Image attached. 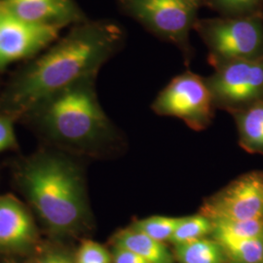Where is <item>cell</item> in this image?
I'll return each instance as SVG.
<instances>
[{"label": "cell", "instance_id": "cell-15", "mask_svg": "<svg viewBox=\"0 0 263 263\" xmlns=\"http://www.w3.org/2000/svg\"><path fill=\"white\" fill-rule=\"evenodd\" d=\"M214 239L221 246L227 263H263V237L254 239Z\"/></svg>", "mask_w": 263, "mask_h": 263}, {"label": "cell", "instance_id": "cell-23", "mask_svg": "<svg viewBox=\"0 0 263 263\" xmlns=\"http://www.w3.org/2000/svg\"><path fill=\"white\" fill-rule=\"evenodd\" d=\"M38 263H76L66 254L62 253H50L45 254Z\"/></svg>", "mask_w": 263, "mask_h": 263}, {"label": "cell", "instance_id": "cell-2", "mask_svg": "<svg viewBox=\"0 0 263 263\" xmlns=\"http://www.w3.org/2000/svg\"><path fill=\"white\" fill-rule=\"evenodd\" d=\"M22 183L32 207L57 234L76 232L87 219V201L81 176L68 161L51 155L30 161Z\"/></svg>", "mask_w": 263, "mask_h": 263}, {"label": "cell", "instance_id": "cell-4", "mask_svg": "<svg viewBox=\"0 0 263 263\" xmlns=\"http://www.w3.org/2000/svg\"><path fill=\"white\" fill-rule=\"evenodd\" d=\"M215 68L228 62L263 56L261 15L198 19L194 28Z\"/></svg>", "mask_w": 263, "mask_h": 263}, {"label": "cell", "instance_id": "cell-13", "mask_svg": "<svg viewBox=\"0 0 263 263\" xmlns=\"http://www.w3.org/2000/svg\"><path fill=\"white\" fill-rule=\"evenodd\" d=\"M245 151L263 154V99L232 112Z\"/></svg>", "mask_w": 263, "mask_h": 263}, {"label": "cell", "instance_id": "cell-18", "mask_svg": "<svg viewBox=\"0 0 263 263\" xmlns=\"http://www.w3.org/2000/svg\"><path fill=\"white\" fill-rule=\"evenodd\" d=\"M181 217L153 216L136 220L130 227L158 242H170Z\"/></svg>", "mask_w": 263, "mask_h": 263}, {"label": "cell", "instance_id": "cell-6", "mask_svg": "<svg viewBox=\"0 0 263 263\" xmlns=\"http://www.w3.org/2000/svg\"><path fill=\"white\" fill-rule=\"evenodd\" d=\"M151 107L161 116L181 119L195 131H202L212 124L216 109L206 79L189 70L173 78Z\"/></svg>", "mask_w": 263, "mask_h": 263}, {"label": "cell", "instance_id": "cell-1", "mask_svg": "<svg viewBox=\"0 0 263 263\" xmlns=\"http://www.w3.org/2000/svg\"><path fill=\"white\" fill-rule=\"evenodd\" d=\"M121 28L88 23L76 28L41 57L19 80L13 102L28 107L93 76L122 42Z\"/></svg>", "mask_w": 263, "mask_h": 263}, {"label": "cell", "instance_id": "cell-14", "mask_svg": "<svg viewBox=\"0 0 263 263\" xmlns=\"http://www.w3.org/2000/svg\"><path fill=\"white\" fill-rule=\"evenodd\" d=\"M174 247L177 263H227L221 246L213 237Z\"/></svg>", "mask_w": 263, "mask_h": 263}, {"label": "cell", "instance_id": "cell-9", "mask_svg": "<svg viewBox=\"0 0 263 263\" xmlns=\"http://www.w3.org/2000/svg\"><path fill=\"white\" fill-rule=\"evenodd\" d=\"M65 26L22 19L4 7L0 15V68L42 50Z\"/></svg>", "mask_w": 263, "mask_h": 263}, {"label": "cell", "instance_id": "cell-5", "mask_svg": "<svg viewBox=\"0 0 263 263\" xmlns=\"http://www.w3.org/2000/svg\"><path fill=\"white\" fill-rule=\"evenodd\" d=\"M125 11L156 36L189 55V33L197 21L196 0H119Z\"/></svg>", "mask_w": 263, "mask_h": 263}, {"label": "cell", "instance_id": "cell-3", "mask_svg": "<svg viewBox=\"0 0 263 263\" xmlns=\"http://www.w3.org/2000/svg\"><path fill=\"white\" fill-rule=\"evenodd\" d=\"M45 119L60 139L78 144L95 141L108 128L107 118L87 79L56 95Z\"/></svg>", "mask_w": 263, "mask_h": 263}, {"label": "cell", "instance_id": "cell-21", "mask_svg": "<svg viewBox=\"0 0 263 263\" xmlns=\"http://www.w3.org/2000/svg\"><path fill=\"white\" fill-rule=\"evenodd\" d=\"M16 143L13 124L8 118L0 117V152L11 148Z\"/></svg>", "mask_w": 263, "mask_h": 263}, {"label": "cell", "instance_id": "cell-19", "mask_svg": "<svg viewBox=\"0 0 263 263\" xmlns=\"http://www.w3.org/2000/svg\"><path fill=\"white\" fill-rule=\"evenodd\" d=\"M212 8L223 14V17H243L261 15L263 0H208Z\"/></svg>", "mask_w": 263, "mask_h": 263}, {"label": "cell", "instance_id": "cell-24", "mask_svg": "<svg viewBox=\"0 0 263 263\" xmlns=\"http://www.w3.org/2000/svg\"><path fill=\"white\" fill-rule=\"evenodd\" d=\"M4 2H3V0L2 1H0V15H1V13L3 12V10H4Z\"/></svg>", "mask_w": 263, "mask_h": 263}, {"label": "cell", "instance_id": "cell-16", "mask_svg": "<svg viewBox=\"0 0 263 263\" xmlns=\"http://www.w3.org/2000/svg\"><path fill=\"white\" fill-rule=\"evenodd\" d=\"M213 221L207 216L197 214L194 216L181 217L176 231L172 236L170 243L177 245L186 244L212 235Z\"/></svg>", "mask_w": 263, "mask_h": 263}, {"label": "cell", "instance_id": "cell-25", "mask_svg": "<svg viewBox=\"0 0 263 263\" xmlns=\"http://www.w3.org/2000/svg\"><path fill=\"white\" fill-rule=\"evenodd\" d=\"M196 1H198V0H196Z\"/></svg>", "mask_w": 263, "mask_h": 263}, {"label": "cell", "instance_id": "cell-20", "mask_svg": "<svg viewBox=\"0 0 263 263\" xmlns=\"http://www.w3.org/2000/svg\"><path fill=\"white\" fill-rule=\"evenodd\" d=\"M76 263H112V255L102 246L92 240H85L76 254Z\"/></svg>", "mask_w": 263, "mask_h": 263}, {"label": "cell", "instance_id": "cell-7", "mask_svg": "<svg viewBox=\"0 0 263 263\" xmlns=\"http://www.w3.org/2000/svg\"><path fill=\"white\" fill-rule=\"evenodd\" d=\"M205 79L216 108L234 112L263 99V56L228 62Z\"/></svg>", "mask_w": 263, "mask_h": 263}, {"label": "cell", "instance_id": "cell-12", "mask_svg": "<svg viewBox=\"0 0 263 263\" xmlns=\"http://www.w3.org/2000/svg\"><path fill=\"white\" fill-rule=\"evenodd\" d=\"M113 246L139 254L148 263H177L174 254L165 243L128 227L118 231L113 237Z\"/></svg>", "mask_w": 263, "mask_h": 263}, {"label": "cell", "instance_id": "cell-8", "mask_svg": "<svg viewBox=\"0 0 263 263\" xmlns=\"http://www.w3.org/2000/svg\"><path fill=\"white\" fill-rule=\"evenodd\" d=\"M200 214L212 221L263 219V173L241 176L207 198Z\"/></svg>", "mask_w": 263, "mask_h": 263}, {"label": "cell", "instance_id": "cell-10", "mask_svg": "<svg viewBox=\"0 0 263 263\" xmlns=\"http://www.w3.org/2000/svg\"><path fill=\"white\" fill-rule=\"evenodd\" d=\"M36 237V227L28 209L16 198L0 197V250H27L35 243Z\"/></svg>", "mask_w": 263, "mask_h": 263}, {"label": "cell", "instance_id": "cell-11", "mask_svg": "<svg viewBox=\"0 0 263 263\" xmlns=\"http://www.w3.org/2000/svg\"><path fill=\"white\" fill-rule=\"evenodd\" d=\"M11 13L22 19L49 24H68L81 14L72 0H3Z\"/></svg>", "mask_w": 263, "mask_h": 263}, {"label": "cell", "instance_id": "cell-22", "mask_svg": "<svg viewBox=\"0 0 263 263\" xmlns=\"http://www.w3.org/2000/svg\"><path fill=\"white\" fill-rule=\"evenodd\" d=\"M111 255L112 263H148L139 254L119 247H113Z\"/></svg>", "mask_w": 263, "mask_h": 263}, {"label": "cell", "instance_id": "cell-17", "mask_svg": "<svg viewBox=\"0 0 263 263\" xmlns=\"http://www.w3.org/2000/svg\"><path fill=\"white\" fill-rule=\"evenodd\" d=\"M213 238L254 239L263 237V219L213 221Z\"/></svg>", "mask_w": 263, "mask_h": 263}]
</instances>
